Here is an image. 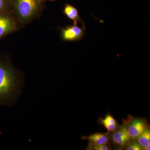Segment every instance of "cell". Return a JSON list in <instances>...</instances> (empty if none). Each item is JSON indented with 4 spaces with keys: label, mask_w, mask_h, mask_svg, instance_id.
<instances>
[{
    "label": "cell",
    "mask_w": 150,
    "mask_h": 150,
    "mask_svg": "<svg viewBox=\"0 0 150 150\" xmlns=\"http://www.w3.org/2000/svg\"><path fill=\"white\" fill-rule=\"evenodd\" d=\"M23 83L21 73L0 55V105H13L21 94Z\"/></svg>",
    "instance_id": "6da1fadb"
},
{
    "label": "cell",
    "mask_w": 150,
    "mask_h": 150,
    "mask_svg": "<svg viewBox=\"0 0 150 150\" xmlns=\"http://www.w3.org/2000/svg\"><path fill=\"white\" fill-rule=\"evenodd\" d=\"M11 10L18 21L26 23L33 19L41 11L40 0H11Z\"/></svg>",
    "instance_id": "7a4b0ae2"
},
{
    "label": "cell",
    "mask_w": 150,
    "mask_h": 150,
    "mask_svg": "<svg viewBox=\"0 0 150 150\" xmlns=\"http://www.w3.org/2000/svg\"><path fill=\"white\" fill-rule=\"evenodd\" d=\"M122 121L132 140L137 139L147 128L150 127L146 119L134 117L131 115H128L126 119H123Z\"/></svg>",
    "instance_id": "3957f363"
},
{
    "label": "cell",
    "mask_w": 150,
    "mask_h": 150,
    "mask_svg": "<svg viewBox=\"0 0 150 150\" xmlns=\"http://www.w3.org/2000/svg\"><path fill=\"white\" fill-rule=\"evenodd\" d=\"M18 22L12 11L0 12V40L17 30Z\"/></svg>",
    "instance_id": "277c9868"
},
{
    "label": "cell",
    "mask_w": 150,
    "mask_h": 150,
    "mask_svg": "<svg viewBox=\"0 0 150 150\" xmlns=\"http://www.w3.org/2000/svg\"><path fill=\"white\" fill-rule=\"evenodd\" d=\"M61 38L68 42H75L81 40L86 32L85 24L79 27L77 25H69L64 28H60Z\"/></svg>",
    "instance_id": "5b68a950"
},
{
    "label": "cell",
    "mask_w": 150,
    "mask_h": 150,
    "mask_svg": "<svg viewBox=\"0 0 150 150\" xmlns=\"http://www.w3.org/2000/svg\"><path fill=\"white\" fill-rule=\"evenodd\" d=\"M132 140L124 123L122 125H119L110 135V142L118 149H125L126 146Z\"/></svg>",
    "instance_id": "8992f818"
},
{
    "label": "cell",
    "mask_w": 150,
    "mask_h": 150,
    "mask_svg": "<svg viewBox=\"0 0 150 150\" xmlns=\"http://www.w3.org/2000/svg\"><path fill=\"white\" fill-rule=\"evenodd\" d=\"M83 139L87 140L89 142L88 144L101 145L110 144V135L109 134L96 133L88 137H83Z\"/></svg>",
    "instance_id": "52a82bcc"
},
{
    "label": "cell",
    "mask_w": 150,
    "mask_h": 150,
    "mask_svg": "<svg viewBox=\"0 0 150 150\" xmlns=\"http://www.w3.org/2000/svg\"><path fill=\"white\" fill-rule=\"evenodd\" d=\"M63 13L65 16L72 21L74 24L77 25L78 23H81L82 25L85 24L81 18L79 11L71 5L69 4H66L64 6Z\"/></svg>",
    "instance_id": "ba28073f"
},
{
    "label": "cell",
    "mask_w": 150,
    "mask_h": 150,
    "mask_svg": "<svg viewBox=\"0 0 150 150\" xmlns=\"http://www.w3.org/2000/svg\"><path fill=\"white\" fill-rule=\"evenodd\" d=\"M98 121L107 129L108 134L115 131L119 126V124L114 117L109 113L105 115L104 118H100Z\"/></svg>",
    "instance_id": "9c48e42d"
},
{
    "label": "cell",
    "mask_w": 150,
    "mask_h": 150,
    "mask_svg": "<svg viewBox=\"0 0 150 150\" xmlns=\"http://www.w3.org/2000/svg\"><path fill=\"white\" fill-rule=\"evenodd\" d=\"M136 140L141 146L142 149L144 150L145 148L150 144V127L147 128Z\"/></svg>",
    "instance_id": "30bf717a"
},
{
    "label": "cell",
    "mask_w": 150,
    "mask_h": 150,
    "mask_svg": "<svg viewBox=\"0 0 150 150\" xmlns=\"http://www.w3.org/2000/svg\"><path fill=\"white\" fill-rule=\"evenodd\" d=\"M11 10V0H0V12Z\"/></svg>",
    "instance_id": "8fae6325"
},
{
    "label": "cell",
    "mask_w": 150,
    "mask_h": 150,
    "mask_svg": "<svg viewBox=\"0 0 150 150\" xmlns=\"http://www.w3.org/2000/svg\"><path fill=\"white\" fill-rule=\"evenodd\" d=\"M88 149L92 150H112L110 144L101 145H88Z\"/></svg>",
    "instance_id": "7c38bea8"
},
{
    "label": "cell",
    "mask_w": 150,
    "mask_h": 150,
    "mask_svg": "<svg viewBox=\"0 0 150 150\" xmlns=\"http://www.w3.org/2000/svg\"><path fill=\"white\" fill-rule=\"evenodd\" d=\"M126 150H142L141 146L137 140H132L125 149Z\"/></svg>",
    "instance_id": "4fadbf2b"
},
{
    "label": "cell",
    "mask_w": 150,
    "mask_h": 150,
    "mask_svg": "<svg viewBox=\"0 0 150 150\" xmlns=\"http://www.w3.org/2000/svg\"><path fill=\"white\" fill-rule=\"evenodd\" d=\"M150 144H149L148 145V146H147L146 147V148H145L144 150H149L150 149Z\"/></svg>",
    "instance_id": "5bb4252c"
},
{
    "label": "cell",
    "mask_w": 150,
    "mask_h": 150,
    "mask_svg": "<svg viewBox=\"0 0 150 150\" xmlns=\"http://www.w3.org/2000/svg\"><path fill=\"white\" fill-rule=\"evenodd\" d=\"M56 1V0H40V1H41V2H43L44 1Z\"/></svg>",
    "instance_id": "9a60e30c"
}]
</instances>
